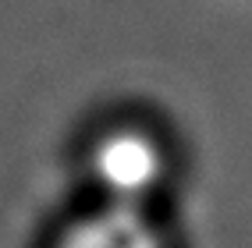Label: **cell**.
<instances>
[{"mask_svg":"<svg viewBox=\"0 0 252 248\" xmlns=\"http://www.w3.org/2000/svg\"><path fill=\"white\" fill-rule=\"evenodd\" d=\"M93 167H96L99 185L110 195V206H135L142 195L153 192L163 163H160L157 145L146 135L121 131V135H110L96 149Z\"/></svg>","mask_w":252,"mask_h":248,"instance_id":"6da1fadb","label":"cell"},{"mask_svg":"<svg viewBox=\"0 0 252 248\" xmlns=\"http://www.w3.org/2000/svg\"><path fill=\"white\" fill-rule=\"evenodd\" d=\"M61 248H163L139 206H107L68 230Z\"/></svg>","mask_w":252,"mask_h":248,"instance_id":"7a4b0ae2","label":"cell"}]
</instances>
